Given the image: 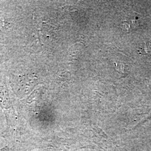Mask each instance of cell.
Here are the masks:
<instances>
[{"instance_id":"obj_1","label":"cell","mask_w":151,"mask_h":151,"mask_svg":"<svg viewBox=\"0 0 151 151\" xmlns=\"http://www.w3.org/2000/svg\"><path fill=\"white\" fill-rule=\"evenodd\" d=\"M144 48L146 53L148 54H151V41L145 43Z\"/></svg>"}]
</instances>
